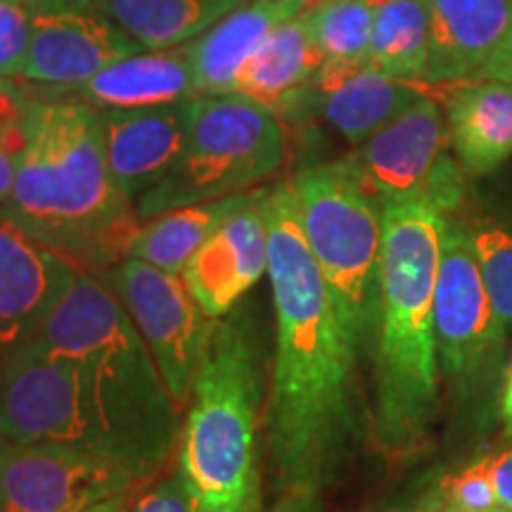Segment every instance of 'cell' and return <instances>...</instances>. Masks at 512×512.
Segmentation results:
<instances>
[{
    "label": "cell",
    "instance_id": "cell-1",
    "mask_svg": "<svg viewBox=\"0 0 512 512\" xmlns=\"http://www.w3.org/2000/svg\"><path fill=\"white\" fill-rule=\"evenodd\" d=\"M178 413L117 292L88 271L0 389V437L86 451L138 482L169 460Z\"/></svg>",
    "mask_w": 512,
    "mask_h": 512
},
{
    "label": "cell",
    "instance_id": "cell-2",
    "mask_svg": "<svg viewBox=\"0 0 512 512\" xmlns=\"http://www.w3.org/2000/svg\"><path fill=\"white\" fill-rule=\"evenodd\" d=\"M275 339L266 432L273 477L292 501H316L370 437L356 344L337 316L299 221L292 181L266 190Z\"/></svg>",
    "mask_w": 512,
    "mask_h": 512
},
{
    "label": "cell",
    "instance_id": "cell-3",
    "mask_svg": "<svg viewBox=\"0 0 512 512\" xmlns=\"http://www.w3.org/2000/svg\"><path fill=\"white\" fill-rule=\"evenodd\" d=\"M0 219L79 271H110L126 259L143 221L107 169L95 107L34 95L27 147Z\"/></svg>",
    "mask_w": 512,
    "mask_h": 512
},
{
    "label": "cell",
    "instance_id": "cell-4",
    "mask_svg": "<svg viewBox=\"0 0 512 512\" xmlns=\"http://www.w3.org/2000/svg\"><path fill=\"white\" fill-rule=\"evenodd\" d=\"M446 214L425 202L382 207L380 306L373 337L375 394L370 437L382 456L406 460L430 441L441 403L434 339Z\"/></svg>",
    "mask_w": 512,
    "mask_h": 512
},
{
    "label": "cell",
    "instance_id": "cell-5",
    "mask_svg": "<svg viewBox=\"0 0 512 512\" xmlns=\"http://www.w3.org/2000/svg\"><path fill=\"white\" fill-rule=\"evenodd\" d=\"M261 351L240 313L216 320L192 387L178 465L207 512H256Z\"/></svg>",
    "mask_w": 512,
    "mask_h": 512
},
{
    "label": "cell",
    "instance_id": "cell-6",
    "mask_svg": "<svg viewBox=\"0 0 512 512\" xmlns=\"http://www.w3.org/2000/svg\"><path fill=\"white\" fill-rule=\"evenodd\" d=\"M287 131L271 107L245 95H200L174 169L136 202L140 221L247 192L280 169Z\"/></svg>",
    "mask_w": 512,
    "mask_h": 512
},
{
    "label": "cell",
    "instance_id": "cell-7",
    "mask_svg": "<svg viewBox=\"0 0 512 512\" xmlns=\"http://www.w3.org/2000/svg\"><path fill=\"white\" fill-rule=\"evenodd\" d=\"M292 185L304 238L337 316L363 351L375 337L380 306L382 207L335 164L299 171Z\"/></svg>",
    "mask_w": 512,
    "mask_h": 512
},
{
    "label": "cell",
    "instance_id": "cell-8",
    "mask_svg": "<svg viewBox=\"0 0 512 512\" xmlns=\"http://www.w3.org/2000/svg\"><path fill=\"white\" fill-rule=\"evenodd\" d=\"M434 339L441 382L448 384L458 406L470 413L494 406L498 415L508 366V332L498 323L475 252L456 214L446 216L434 292Z\"/></svg>",
    "mask_w": 512,
    "mask_h": 512
},
{
    "label": "cell",
    "instance_id": "cell-9",
    "mask_svg": "<svg viewBox=\"0 0 512 512\" xmlns=\"http://www.w3.org/2000/svg\"><path fill=\"white\" fill-rule=\"evenodd\" d=\"M332 164L380 207L425 202L448 216L465 204L467 174L451 150L446 112L427 95Z\"/></svg>",
    "mask_w": 512,
    "mask_h": 512
},
{
    "label": "cell",
    "instance_id": "cell-10",
    "mask_svg": "<svg viewBox=\"0 0 512 512\" xmlns=\"http://www.w3.org/2000/svg\"><path fill=\"white\" fill-rule=\"evenodd\" d=\"M105 283L117 292L136 323L171 399L178 411H183L192 396L216 318L202 311L181 275L159 271L145 261H119Z\"/></svg>",
    "mask_w": 512,
    "mask_h": 512
},
{
    "label": "cell",
    "instance_id": "cell-11",
    "mask_svg": "<svg viewBox=\"0 0 512 512\" xmlns=\"http://www.w3.org/2000/svg\"><path fill=\"white\" fill-rule=\"evenodd\" d=\"M140 484L110 460L0 437V512H86Z\"/></svg>",
    "mask_w": 512,
    "mask_h": 512
},
{
    "label": "cell",
    "instance_id": "cell-12",
    "mask_svg": "<svg viewBox=\"0 0 512 512\" xmlns=\"http://www.w3.org/2000/svg\"><path fill=\"white\" fill-rule=\"evenodd\" d=\"M31 41L22 79L72 88L110 64L140 53L131 36L95 8L93 0H27Z\"/></svg>",
    "mask_w": 512,
    "mask_h": 512
},
{
    "label": "cell",
    "instance_id": "cell-13",
    "mask_svg": "<svg viewBox=\"0 0 512 512\" xmlns=\"http://www.w3.org/2000/svg\"><path fill=\"white\" fill-rule=\"evenodd\" d=\"M76 275L72 261L0 219V389Z\"/></svg>",
    "mask_w": 512,
    "mask_h": 512
},
{
    "label": "cell",
    "instance_id": "cell-14",
    "mask_svg": "<svg viewBox=\"0 0 512 512\" xmlns=\"http://www.w3.org/2000/svg\"><path fill=\"white\" fill-rule=\"evenodd\" d=\"M420 95L425 93L418 83L394 79L368 64L344 67L325 62L302 91L275 114L280 121L313 114L351 147H358L399 117Z\"/></svg>",
    "mask_w": 512,
    "mask_h": 512
},
{
    "label": "cell",
    "instance_id": "cell-15",
    "mask_svg": "<svg viewBox=\"0 0 512 512\" xmlns=\"http://www.w3.org/2000/svg\"><path fill=\"white\" fill-rule=\"evenodd\" d=\"M195 100L143 110H98L107 169L131 202L162 183L188 143Z\"/></svg>",
    "mask_w": 512,
    "mask_h": 512
},
{
    "label": "cell",
    "instance_id": "cell-16",
    "mask_svg": "<svg viewBox=\"0 0 512 512\" xmlns=\"http://www.w3.org/2000/svg\"><path fill=\"white\" fill-rule=\"evenodd\" d=\"M268 188L235 211L181 273L185 287L209 318H226L242 297L268 273V230L261 209Z\"/></svg>",
    "mask_w": 512,
    "mask_h": 512
},
{
    "label": "cell",
    "instance_id": "cell-17",
    "mask_svg": "<svg viewBox=\"0 0 512 512\" xmlns=\"http://www.w3.org/2000/svg\"><path fill=\"white\" fill-rule=\"evenodd\" d=\"M432 83L477 79L512 31V0H422Z\"/></svg>",
    "mask_w": 512,
    "mask_h": 512
},
{
    "label": "cell",
    "instance_id": "cell-18",
    "mask_svg": "<svg viewBox=\"0 0 512 512\" xmlns=\"http://www.w3.org/2000/svg\"><path fill=\"white\" fill-rule=\"evenodd\" d=\"M192 43L166 50H140L110 64L93 79L57 95L83 100L95 110H143L197 98L192 72Z\"/></svg>",
    "mask_w": 512,
    "mask_h": 512
},
{
    "label": "cell",
    "instance_id": "cell-19",
    "mask_svg": "<svg viewBox=\"0 0 512 512\" xmlns=\"http://www.w3.org/2000/svg\"><path fill=\"white\" fill-rule=\"evenodd\" d=\"M316 0H249L192 41L197 98L226 95L261 43L287 19L302 15Z\"/></svg>",
    "mask_w": 512,
    "mask_h": 512
},
{
    "label": "cell",
    "instance_id": "cell-20",
    "mask_svg": "<svg viewBox=\"0 0 512 512\" xmlns=\"http://www.w3.org/2000/svg\"><path fill=\"white\" fill-rule=\"evenodd\" d=\"M451 150L467 176H489L512 157V83L477 81L446 98Z\"/></svg>",
    "mask_w": 512,
    "mask_h": 512
},
{
    "label": "cell",
    "instance_id": "cell-21",
    "mask_svg": "<svg viewBox=\"0 0 512 512\" xmlns=\"http://www.w3.org/2000/svg\"><path fill=\"white\" fill-rule=\"evenodd\" d=\"M323 64L325 57L316 46L309 15L304 10L302 15L287 19L271 31L245 64L230 93L245 95L278 112L320 72Z\"/></svg>",
    "mask_w": 512,
    "mask_h": 512
},
{
    "label": "cell",
    "instance_id": "cell-22",
    "mask_svg": "<svg viewBox=\"0 0 512 512\" xmlns=\"http://www.w3.org/2000/svg\"><path fill=\"white\" fill-rule=\"evenodd\" d=\"M143 50L192 43L249 0H93Z\"/></svg>",
    "mask_w": 512,
    "mask_h": 512
},
{
    "label": "cell",
    "instance_id": "cell-23",
    "mask_svg": "<svg viewBox=\"0 0 512 512\" xmlns=\"http://www.w3.org/2000/svg\"><path fill=\"white\" fill-rule=\"evenodd\" d=\"M254 190L221 197L192 207L166 211L140 226L126 259H138L171 275H181L204 242L226 223L235 211L252 200Z\"/></svg>",
    "mask_w": 512,
    "mask_h": 512
},
{
    "label": "cell",
    "instance_id": "cell-24",
    "mask_svg": "<svg viewBox=\"0 0 512 512\" xmlns=\"http://www.w3.org/2000/svg\"><path fill=\"white\" fill-rule=\"evenodd\" d=\"M368 67L401 81H427L430 24L422 0H375Z\"/></svg>",
    "mask_w": 512,
    "mask_h": 512
},
{
    "label": "cell",
    "instance_id": "cell-25",
    "mask_svg": "<svg viewBox=\"0 0 512 512\" xmlns=\"http://www.w3.org/2000/svg\"><path fill=\"white\" fill-rule=\"evenodd\" d=\"M467 240L475 252L484 287L494 304L501 328L512 332V226L486 211H472L463 204L456 211Z\"/></svg>",
    "mask_w": 512,
    "mask_h": 512
},
{
    "label": "cell",
    "instance_id": "cell-26",
    "mask_svg": "<svg viewBox=\"0 0 512 512\" xmlns=\"http://www.w3.org/2000/svg\"><path fill=\"white\" fill-rule=\"evenodd\" d=\"M311 34L328 64H368L375 0H316L309 10Z\"/></svg>",
    "mask_w": 512,
    "mask_h": 512
},
{
    "label": "cell",
    "instance_id": "cell-27",
    "mask_svg": "<svg viewBox=\"0 0 512 512\" xmlns=\"http://www.w3.org/2000/svg\"><path fill=\"white\" fill-rule=\"evenodd\" d=\"M437 496L472 512H512V446L446 477Z\"/></svg>",
    "mask_w": 512,
    "mask_h": 512
},
{
    "label": "cell",
    "instance_id": "cell-28",
    "mask_svg": "<svg viewBox=\"0 0 512 512\" xmlns=\"http://www.w3.org/2000/svg\"><path fill=\"white\" fill-rule=\"evenodd\" d=\"M31 41V8L27 0H0V79L22 76Z\"/></svg>",
    "mask_w": 512,
    "mask_h": 512
},
{
    "label": "cell",
    "instance_id": "cell-29",
    "mask_svg": "<svg viewBox=\"0 0 512 512\" xmlns=\"http://www.w3.org/2000/svg\"><path fill=\"white\" fill-rule=\"evenodd\" d=\"M128 512H207L195 486L181 470V465L150 491H145Z\"/></svg>",
    "mask_w": 512,
    "mask_h": 512
},
{
    "label": "cell",
    "instance_id": "cell-30",
    "mask_svg": "<svg viewBox=\"0 0 512 512\" xmlns=\"http://www.w3.org/2000/svg\"><path fill=\"white\" fill-rule=\"evenodd\" d=\"M31 105L34 93L12 83V79H0V143L19 136L27 128Z\"/></svg>",
    "mask_w": 512,
    "mask_h": 512
},
{
    "label": "cell",
    "instance_id": "cell-31",
    "mask_svg": "<svg viewBox=\"0 0 512 512\" xmlns=\"http://www.w3.org/2000/svg\"><path fill=\"white\" fill-rule=\"evenodd\" d=\"M479 81H505L512 83V31L503 41V46L496 50L494 57L484 64V69L477 76Z\"/></svg>",
    "mask_w": 512,
    "mask_h": 512
},
{
    "label": "cell",
    "instance_id": "cell-32",
    "mask_svg": "<svg viewBox=\"0 0 512 512\" xmlns=\"http://www.w3.org/2000/svg\"><path fill=\"white\" fill-rule=\"evenodd\" d=\"M498 420H501L503 437L512 439V356L505 366L501 399H498Z\"/></svg>",
    "mask_w": 512,
    "mask_h": 512
},
{
    "label": "cell",
    "instance_id": "cell-33",
    "mask_svg": "<svg viewBox=\"0 0 512 512\" xmlns=\"http://www.w3.org/2000/svg\"><path fill=\"white\" fill-rule=\"evenodd\" d=\"M128 494H131V491H124V494L105 498V501L93 505V508H88L86 512H128L131 510V496Z\"/></svg>",
    "mask_w": 512,
    "mask_h": 512
},
{
    "label": "cell",
    "instance_id": "cell-34",
    "mask_svg": "<svg viewBox=\"0 0 512 512\" xmlns=\"http://www.w3.org/2000/svg\"><path fill=\"white\" fill-rule=\"evenodd\" d=\"M413 512H472V510H463V508H456V505L441 501V498L434 494L432 498H427L425 503L418 505Z\"/></svg>",
    "mask_w": 512,
    "mask_h": 512
},
{
    "label": "cell",
    "instance_id": "cell-35",
    "mask_svg": "<svg viewBox=\"0 0 512 512\" xmlns=\"http://www.w3.org/2000/svg\"><path fill=\"white\" fill-rule=\"evenodd\" d=\"M309 505V501H292V498H287V503L278 512H306Z\"/></svg>",
    "mask_w": 512,
    "mask_h": 512
},
{
    "label": "cell",
    "instance_id": "cell-36",
    "mask_svg": "<svg viewBox=\"0 0 512 512\" xmlns=\"http://www.w3.org/2000/svg\"><path fill=\"white\" fill-rule=\"evenodd\" d=\"M275 512H278V510H275Z\"/></svg>",
    "mask_w": 512,
    "mask_h": 512
}]
</instances>
